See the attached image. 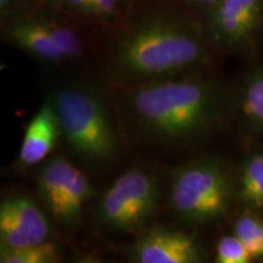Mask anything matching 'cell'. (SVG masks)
Masks as SVG:
<instances>
[{
	"mask_svg": "<svg viewBox=\"0 0 263 263\" xmlns=\"http://www.w3.org/2000/svg\"><path fill=\"white\" fill-rule=\"evenodd\" d=\"M202 26L177 10L144 11L116 39L107 70L111 80L129 87L180 77L209 60Z\"/></svg>",
	"mask_w": 263,
	"mask_h": 263,
	"instance_id": "cell-1",
	"label": "cell"
},
{
	"mask_svg": "<svg viewBox=\"0 0 263 263\" xmlns=\"http://www.w3.org/2000/svg\"><path fill=\"white\" fill-rule=\"evenodd\" d=\"M124 105L130 122L144 137L167 144L202 137L221 116L218 89L196 76L124 87Z\"/></svg>",
	"mask_w": 263,
	"mask_h": 263,
	"instance_id": "cell-2",
	"label": "cell"
},
{
	"mask_svg": "<svg viewBox=\"0 0 263 263\" xmlns=\"http://www.w3.org/2000/svg\"><path fill=\"white\" fill-rule=\"evenodd\" d=\"M51 101L61 137L76 156L91 164L116 159L118 137L105 91L89 82H74L55 90Z\"/></svg>",
	"mask_w": 263,
	"mask_h": 263,
	"instance_id": "cell-3",
	"label": "cell"
},
{
	"mask_svg": "<svg viewBox=\"0 0 263 263\" xmlns=\"http://www.w3.org/2000/svg\"><path fill=\"white\" fill-rule=\"evenodd\" d=\"M232 183L217 160H199L173 170L170 202L174 213L188 223L211 222L228 210Z\"/></svg>",
	"mask_w": 263,
	"mask_h": 263,
	"instance_id": "cell-4",
	"label": "cell"
},
{
	"mask_svg": "<svg viewBox=\"0 0 263 263\" xmlns=\"http://www.w3.org/2000/svg\"><path fill=\"white\" fill-rule=\"evenodd\" d=\"M160 190L153 173L130 167L114 180L95 207V222L116 233L137 232L157 211Z\"/></svg>",
	"mask_w": 263,
	"mask_h": 263,
	"instance_id": "cell-5",
	"label": "cell"
},
{
	"mask_svg": "<svg viewBox=\"0 0 263 263\" xmlns=\"http://www.w3.org/2000/svg\"><path fill=\"white\" fill-rule=\"evenodd\" d=\"M201 26L210 45L228 51L246 50L263 29V0H219L205 11Z\"/></svg>",
	"mask_w": 263,
	"mask_h": 263,
	"instance_id": "cell-6",
	"label": "cell"
},
{
	"mask_svg": "<svg viewBox=\"0 0 263 263\" xmlns=\"http://www.w3.org/2000/svg\"><path fill=\"white\" fill-rule=\"evenodd\" d=\"M51 227L44 211L27 195L5 197L0 203V248H24L48 241Z\"/></svg>",
	"mask_w": 263,
	"mask_h": 263,
	"instance_id": "cell-7",
	"label": "cell"
},
{
	"mask_svg": "<svg viewBox=\"0 0 263 263\" xmlns=\"http://www.w3.org/2000/svg\"><path fill=\"white\" fill-rule=\"evenodd\" d=\"M132 259L138 263H199L203 251L195 238L170 227L144 232L132 246Z\"/></svg>",
	"mask_w": 263,
	"mask_h": 263,
	"instance_id": "cell-8",
	"label": "cell"
},
{
	"mask_svg": "<svg viewBox=\"0 0 263 263\" xmlns=\"http://www.w3.org/2000/svg\"><path fill=\"white\" fill-rule=\"evenodd\" d=\"M6 41L37 60L58 64L64 55L52 41L42 10L24 6L3 21Z\"/></svg>",
	"mask_w": 263,
	"mask_h": 263,
	"instance_id": "cell-9",
	"label": "cell"
},
{
	"mask_svg": "<svg viewBox=\"0 0 263 263\" xmlns=\"http://www.w3.org/2000/svg\"><path fill=\"white\" fill-rule=\"evenodd\" d=\"M61 137L51 99H47L25 128L18 151V163L31 167L48 159Z\"/></svg>",
	"mask_w": 263,
	"mask_h": 263,
	"instance_id": "cell-10",
	"label": "cell"
},
{
	"mask_svg": "<svg viewBox=\"0 0 263 263\" xmlns=\"http://www.w3.org/2000/svg\"><path fill=\"white\" fill-rule=\"evenodd\" d=\"M74 170V164L64 156L51 157L45 161L39 170L37 176L38 193L51 216L57 211Z\"/></svg>",
	"mask_w": 263,
	"mask_h": 263,
	"instance_id": "cell-11",
	"label": "cell"
},
{
	"mask_svg": "<svg viewBox=\"0 0 263 263\" xmlns=\"http://www.w3.org/2000/svg\"><path fill=\"white\" fill-rule=\"evenodd\" d=\"M93 195V186L83 171L76 167L54 217L61 224L72 227L81 219L84 207Z\"/></svg>",
	"mask_w": 263,
	"mask_h": 263,
	"instance_id": "cell-12",
	"label": "cell"
},
{
	"mask_svg": "<svg viewBox=\"0 0 263 263\" xmlns=\"http://www.w3.org/2000/svg\"><path fill=\"white\" fill-rule=\"evenodd\" d=\"M239 197L249 209L263 210V153L246 161L240 177Z\"/></svg>",
	"mask_w": 263,
	"mask_h": 263,
	"instance_id": "cell-13",
	"label": "cell"
},
{
	"mask_svg": "<svg viewBox=\"0 0 263 263\" xmlns=\"http://www.w3.org/2000/svg\"><path fill=\"white\" fill-rule=\"evenodd\" d=\"M42 14L52 41L64 55L65 61L80 59L83 55L84 44L77 31L67 22L58 18L50 12L42 10Z\"/></svg>",
	"mask_w": 263,
	"mask_h": 263,
	"instance_id": "cell-14",
	"label": "cell"
},
{
	"mask_svg": "<svg viewBox=\"0 0 263 263\" xmlns=\"http://www.w3.org/2000/svg\"><path fill=\"white\" fill-rule=\"evenodd\" d=\"M60 259V251L54 242L28 245L24 248H0L2 263H54Z\"/></svg>",
	"mask_w": 263,
	"mask_h": 263,
	"instance_id": "cell-15",
	"label": "cell"
},
{
	"mask_svg": "<svg viewBox=\"0 0 263 263\" xmlns=\"http://www.w3.org/2000/svg\"><path fill=\"white\" fill-rule=\"evenodd\" d=\"M234 234L241 240L252 259L263 258V221L255 213L249 211L238 217Z\"/></svg>",
	"mask_w": 263,
	"mask_h": 263,
	"instance_id": "cell-16",
	"label": "cell"
},
{
	"mask_svg": "<svg viewBox=\"0 0 263 263\" xmlns=\"http://www.w3.org/2000/svg\"><path fill=\"white\" fill-rule=\"evenodd\" d=\"M241 108L250 122L263 128V68L255 72L246 82L242 90Z\"/></svg>",
	"mask_w": 263,
	"mask_h": 263,
	"instance_id": "cell-17",
	"label": "cell"
},
{
	"mask_svg": "<svg viewBox=\"0 0 263 263\" xmlns=\"http://www.w3.org/2000/svg\"><path fill=\"white\" fill-rule=\"evenodd\" d=\"M251 255L235 234L224 235L216 246V262L218 263H249Z\"/></svg>",
	"mask_w": 263,
	"mask_h": 263,
	"instance_id": "cell-18",
	"label": "cell"
},
{
	"mask_svg": "<svg viewBox=\"0 0 263 263\" xmlns=\"http://www.w3.org/2000/svg\"><path fill=\"white\" fill-rule=\"evenodd\" d=\"M121 0H90L88 18L99 22H110L117 16Z\"/></svg>",
	"mask_w": 263,
	"mask_h": 263,
	"instance_id": "cell-19",
	"label": "cell"
},
{
	"mask_svg": "<svg viewBox=\"0 0 263 263\" xmlns=\"http://www.w3.org/2000/svg\"><path fill=\"white\" fill-rule=\"evenodd\" d=\"M89 8L90 0H67L64 5V9L72 15L83 18H88L89 16Z\"/></svg>",
	"mask_w": 263,
	"mask_h": 263,
	"instance_id": "cell-20",
	"label": "cell"
},
{
	"mask_svg": "<svg viewBox=\"0 0 263 263\" xmlns=\"http://www.w3.org/2000/svg\"><path fill=\"white\" fill-rule=\"evenodd\" d=\"M24 0H0V17L4 21L14 12L24 8Z\"/></svg>",
	"mask_w": 263,
	"mask_h": 263,
	"instance_id": "cell-21",
	"label": "cell"
},
{
	"mask_svg": "<svg viewBox=\"0 0 263 263\" xmlns=\"http://www.w3.org/2000/svg\"><path fill=\"white\" fill-rule=\"evenodd\" d=\"M177 2L182 3L184 5H188L190 8L202 9L203 11H207V10L213 8L219 0H177Z\"/></svg>",
	"mask_w": 263,
	"mask_h": 263,
	"instance_id": "cell-22",
	"label": "cell"
},
{
	"mask_svg": "<svg viewBox=\"0 0 263 263\" xmlns=\"http://www.w3.org/2000/svg\"><path fill=\"white\" fill-rule=\"evenodd\" d=\"M139 0H121V4L124 8H132L133 5H136Z\"/></svg>",
	"mask_w": 263,
	"mask_h": 263,
	"instance_id": "cell-23",
	"label": "cell"
}]
</instances>
